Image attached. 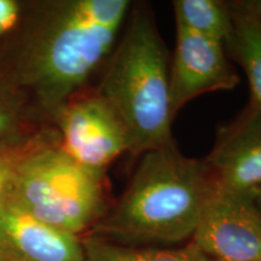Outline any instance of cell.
<instances>
[{
	"label": "cell",
	"mask_w": 261,
	"mask_h": 261,
	"mask_svg": "<svg viewBox=\"0 0 261 261\" xmlns=\"http://www.w3.org/2000/svg\"><path fill=\"white\" fill-rule=\"evenodd\" d=\"M129 0H48L33 5L14 83L52 119L113 51Z\"/></svg>",
	"instance_id": "cell-1"
},
{
	"label": "cell",
	"mask_w": 261,
	"mask_h": 261,
	"mask_svg": "<svg viewBox=\"0 0 261 261\" xmlns=\"http://www.w3.org/2000/svg\"><path fill=\"white\" fill-rule=\"evenodd\" d=\"M175 24L213 39L224 45L233 31L232 11L228 2L220 0H177L173 2Z\"/></svg>",
	"instance_id": "cell-12"
},
{
	"label": "cell",
	"mask_w": 261,
	"mask_h": 261,
	"mask_svg": "<svg viewBox=\"0 0 261 261\" xmlns=\"http://www.w3.org/2000/svg\"><path fill=\"white\" fill-rule=\"evenodd\" d=\"M254 202H255L257 211H259V213L261 215V187L256 189L255 195H254Z\"/></svg>",
	"instance_id": "cell-17"
},
{
	"label": "cell",
	"mask_w": 261,
	"mask_h": 261,
	"mask_svg": "<svg viewBox=\"0 0 261 261\" xmlns=\"http://www.w3.org/2000/svg\"><path fill=\"white\" fill-rule=\"evenodd\" d=\"M218 190L255 192L261 187V114L252 108L220 127L205 158Z\"/></svg>",
	"instance_id": "cell-8"
},
{
	"label": "cell",
	"mask_w": 261,
	"mask_h": 261,
	"mask_svg": "<svg viewBox=\"0 0 261 261\" xmlns=\"http://www.w3.org/2000/svg\"><path fill=\"white\" fill-rule=\"evenodd\" d=\"M0 259L84 261L83 240L37 219L8 198L0 205Z\"/></svg>",
	"instance_id": "cell-9"
},
{
	"label": "cell",
	"mask_w": 261,
	"mask_h": 261,
	"mask_svg": "<svg viewBox=\"0 0 261 261\" xmlns=\"http://www.w3.org/2000/svg\"><path fill=\"white\" fill-rule=\"evenodd\" d=\"M84 261H213L189 242L175 247H129L93 236L81 237Z\"/></svg>",
	"instance_id": "cell-11"
},
{
	"label": "cell",
	"mask_w": 261,
	"mask_h": 261,
	"mask_svg": "<svg viewBox=\"0 0 261 261\" xmlns=\"http://www.w3.org/2000/svg\"><path fill=\"white\" fill-rule=\"evenodd\" d=\"M254 195L217 189L190 243L213 261H261V215Z\"/></svg>",
	"instance_id": "cell-6"
},
{
	"label": "cell",
	"mask_w": 261,
	"mask_h": 261,
	"mask_svg": "<svg viewBox=\"0 0 261 261\" xmlns=\"http://www.w3.org/2000/svg\"><path fill=\"white\" fill-rule=\"evenodd\" d=\"M0 261H5V260H3V259H0Z\"/></svg>",
	"instance_id": "cell-18"
},
{
	"label": "cell",
	"mask_w": 261,
	"mask_h": 261,
	"mask_svg": "<svg viewBox=\"0 0 261 261\" xmlns=\"http://www.w3.org/2000/svg\"><path fill=\"white\" fill-rule=\"evenodd\" d=\"M169 67V96L173 119L202 94L230 91L240 76L227 60L225 45L175 24V47Z\"/></svg>",
	"instance_id": "cell-7"
},
{
	"label": "cell",
	"mask_w": 261,
	"mask_h": 261,
	"mask_svg": "<svg viewBox=\"0 0 261 261\" xmlns=\"http://www.w3.org/2000/svg\"><path fill=\"white\" fill-rule=\"evenodd\" d=\"M9 198L37 219L81 237L108 211L106 172L74 161L57 137L25 158Z\"/></svg>",
	"instance_id": "cell-4"
},
{
	"label": "cell",
	"mask_w": 261,
	"mask_h": 261,
	"mask_svg": "<svg viewBox=\"0 0 261 261\" xmlns=\"http://www.w3.org/2000/svg\"><path fill=\"white\" fill-rule=\"evenodd\" d=\"M228 4L231 9L246 12L261 19V0H238V2H228Z\"/></svg>",
	"instance_id": "cell-16"
},
{
	"label": "cell",
	"mask_w": 261,
	"mask_h": 261,
	"mask_svg": "<svg viewBox=\"0 0 261 261\" xmlns=\"http://www.w3.org/2000/svg\"><path fill=\"white\" fill-rule=\"evenodd\" d=\"M98 94L125 127L128 152L175 146L169 96V54L148 4L132 5Z\"/></svg>",
	"instance_id": "cell-3"
},
{
	"label": "cell",
	"mask_w": 261,
	"mask_h": 261,
	"mask_svg": "<svg viewBox=\"0 0 261 261\" xmlns=\"http://www.w3.org/2000/svg\"><path fill=\"white\" fill-rule=\"evenodd\" d=\"M25 108L14 83L0 81V144L27 138L23 135Z\"/></svg>",
	"instance_id": "cell-14"
},
{
	"label": "cell",
	"mask_w": 261,
	"mask_h": 261,
	"mask_svg": "<svg viewBox=\"0 0 261 261\" xmlns=\"http://www.w3.org/2000/svg\"><path fill=\"white\" fill-rule=\"evenodd\" d=\"M60 148L74 161L94 171L108 166L125 151V127L99 94L74 97L54 116Z\"/></svg>",
	"instance_id": "cell-5"
},
{
	"label": "cell",
	"mask_w": 261,
	"mask_h": 261,
	"mask_svg": "<svg viewBox=\"0 0 261 261\" xmlns=\"http://www.w3.org/2000/svg\"><path fill=\"white\" fill-rule=\"evenodd\" d=\"M58 135L37 133L17 142L0 144V205L8 200L17 172L28 155L45 143L57 138Z\"/></svg>",
	"instance_id": "cell-13"
},
{
	"label": "cell",
	"mask_w": 261,
	"mask_h": 261,
	"mask_svg": "<svg viewBox=\"0 0 261 261\" xmlns=\"http://www.w3.org/2000/svg\"><path fill=\"white\" fill-rule=\"evenodd\" d=\"M217 191L205 159L187 158L175 146L142 155L116 203L86 236L129 247H172L194 236Z\"/></svg>",
	"instance_id": "cell-2"
},
{
	"label": "cell",
	"mask_w": 261,
	"mask_h": 261,
	"mask_svg": "<svg viewBox=\"0 0 261 261\" xmlns=\"http://www.w3.org/2000/svg\"><path fill=\"white\" fill-rule=\"evenodd\" d=\"M19 18V5L15 0H0V35L11 31Z\"/></svg>",
	"instance_id": "cell-15"
},
{
	"label": "cell",
	"mask_w": 261,
	"mask_h": 261,
	"mask_svg": "<svg viewBox=\"0 0 261 261\" xmlns=\"http://www.w3.org/2000/svg\"><path fill=\"white\" fill-rule=\"evenodd\" d=\"M231 11L233 31L225 46L247 75L252 96L250 108L261 114V19L233 9Z\"/></svg>",
	"instance_id": "cell-10"
}]
</instances>
